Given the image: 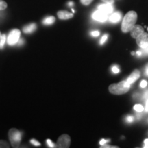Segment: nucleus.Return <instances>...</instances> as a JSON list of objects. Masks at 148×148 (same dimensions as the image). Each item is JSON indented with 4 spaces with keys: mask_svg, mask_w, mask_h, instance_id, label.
<instances>
[{
    "mask_svg": "<svg viewBox=\"0 0 148 148\" xmlns=\"http://www.w3.org/2000/svg\"><path fill=\"white\" fill-rule=\"evenodd\" d=\"M137 14L134 11H129L123 18L121 24L122 32L126 33L130 32L137 21Z\"/></svg>",
    "mask_w": 148,
    "mask_h": 148,
    "instance_id": "obj_1",
    "label": "nucleus"
},
{
    "mask_svg": "<svg viewBox=\"0 0 148 148\" xmlns=\"http://www.w3.org/2000/svg\"><path fill=\"white\" fill-rule=\"evenodd\" d=\"M130 85L126 80H123L117 84H110L108 87V90L114 95H123L128 92L130 88Z\"/></svg>",
    "mask_w": 148,
    "mask_h": 148,
    "instance_id": "obj_2",
    "label": "nucleus"
},
{
    "mask_svg": "<svg viewBox=\"0 0 148 148\" xmlns=\"http://www.w3.org/2000/svg\"><path fill=\"white\" fill-rule=\"evenodd\" d=\"M8 137L12 147L14 148L19 147L22 138V134L20 131L15 128L10 129L8 132Z\"/></svg>",
    "mask_w": 148,
    "mask_h": 148,
    "instance_id": "obj_3",
    "label": "nucleus"
},
{
    "mask_svg": "<svg viewBox=\"0 0 148 148\" xmlns=\"http://www.w3.org/2000/svg\"><path fill=\"white\" fill-rule=\"evenodd\" d=\"M21 36V32L18 29H14L9 33L7 42L8 44L10 46H14L16 45Z\"/></svg>",
    "mask_w": 148,
    "mask_h": 148,
    "instance_id": "obj_4",
    "label": "nucleus"
},
{
    "mask_svg": "<svg viewBox=\"0 0 148 148\" xmlns=\"http://www.w3.org/2000/svg\"><path fill=\"white\" fill-rule=\"evenodd\" d=\"M71 144V138L67 134L61 135L57 140L56 147L59 148H67L69 147Z\"/></svg>",
    "mask_w": 148,
    "mask_h": 148,
    "instance_id": "obj_5",
    "label": "nucleus"
},
{
    "mask_svg": "<svg viewBox=\"0 0 148 148\" xmlns=\"http://www.w3.org/2000/svg\"><path fill=\"white\" fill-rule=\"evenodd\" d=\"M136 39V43L141 49H145L148 47V34L143 32L138 36Z\"/></svg>",
    "mask_w": 148,
    "mask_h": 148,
    "instance_id": "obj_6",
    "label": "nucleus"
},
{
    "mask_svg": "<svg viewBox=\"0 0 148 148\" xmlns=\"http://www.w3.org/2000/svg\"><path fill=\"white\" fill-rule=\"evenodd\" d=\"M109 15L104 12H103L101 10H96L93 12V14H92V17L94 20L95 21H99V22H105L107 21V19L108 18Z\"/></svg>",
    "mask_w": 148,
    "mask_h": 148,
    "instance_id": "obj_7",
    "label": "nucleus"
},
{
    "mask_svg": "<svg viewBox=\"0 0 148 148\" xmlns=\"http://www.w3.org/2000/svg\"><path fill=\"white\" fill-rule=\"evenodd\" d=\"M98 10L110 15L113 12V6H112V4H110V3H104L98 5Z\"/></svg>",
    "mask_w": 148,
    "mask_h": 148,
    "instance_id": "obj_8",
    "label": "nucleus"
},
{
    "mask_svg": "<svg viewBox=\"0 0 148 148\" xmlns=\"http://www.w3.org/2000/svg\"><path fill=\"white\" fill-rule=\"evenodd\" d=\"M144 32L143 27L140 25H135L133 28L130 30V34L132 38H136L140 34Z\"/></svg>",
    "mask_w": 148,
    "mask_h": 148,
    "instance_id": "obj_9",
    "label": "nucleus"
},
{
    "mask_svg": "<svg viewBox=\"0 0 148 148\" xmlns=\"http://www.w3.org/2000/svg\"><path fill=\"white\" fill-rule=\"evenodd\" d=\"M122 18V13L120 12H115L113 13H111L110 16H108V19L110 23H116L120 21V20Z\"/></svg>",
    "mask_w": 148,
    "mask_h": 148,
    "instance_id": "obj_10",
    "label": "nucleus"
},
{
    "mask_svg": "<svg viewBox=\"0 0 148 148\" xmlns=\"http://www.w3.org/2000/svg\"><path fill=\"white\" fill-rule=\"evenodd\" d=\"M140 74V71H138V70L135 69L134 71L131 73V75L127 77L126 81L129 83V84H133V83H134L138 78H139Z\"/></svg>",
    "mask_w": 148,
    "mask_h": 148,
    "instance_id": "obj_11",
    "label": "nucleus"
},
{
    "mask_svg": "<svg viewBox=\"0 0 148 148\" xmlns=\"http://www.w3.org/2000/svg\"><path fill=\"white\" fill-rule=\"evenodd\" d=\"M57 14H58V18H60V19H62V20L69 19V18H71L73 16V13H71V12H68V11H66V10L58 11Z\"/></svg>",
    "mask_w": 148,
    "mask_h": 148,
    "instance_id": "obj_12",
    "label": "nucleus"
},
{
    "mask_svg": "<svg viewBox=\"0 0 148 148\" xmlns=\"http://www.w3.org/2000/svg\"><path fill=\"white\" fill-rule=\"evenodd\" d=\"M37 28L36 25L35 23H30L29 25H25V27H23V31L24 33L25 34H30V33H32L34 32Z\"/></svg>",
    "mask_w": 148,
    "mask_h": 148,
    "instance_id": "obj_13",
    "label": "nucleus"
},
{
    "mask_svg": "<svg viewBox=\"0 0 148 148\" xmlns=\"http://www.w3.org/2000/svg\"><path fill=\"white\" fill-rule=\"evenodd\" d=\"M56 21V18L54 16H47V17H46L44 18L43 20H42V23L44 24V25H51V24H53Z\"/></svg>",
    "mask_w": 148,
    "mask_h": 148,
    "instance_id": "obj_14",
    "label": "nucleus"
},
{
    "mask_svg": "<svg viewBox=\"0 0 148 148\" xmlns=\"http://www.w3.org/2000/svg\"><path fill=\"white\" fill-rule=\"evenodd\" d=\"M5 39H6L5 35H1V37H0V49H3V47H4L5 43Z\"/></svg>",
    "mask_w": 148,
    "mask_h": 148,
    "instance_id": "obj_15",
    "label": "nucleus"
},
{
    "mask_svg": "<svg viewBox=\"0 0 148 148\" xmlns=\"http://www.w3.org/2000/svg\"><path fill=\"white\" fill-rule=\"evenodd\" d=\"M134 110H136V112H143V111L144 110L143 106H142V105H140V104H136V105H135V106H134Z\"/></svg>",
    "mask_w": 148,
    "mask_h": 148,
    "instance_id": "obj_16",
    "label": "nucleus"
},
{
    "mask_svg": "<svg viewBox=\"0 0 148 148\" xmlns=\"http://www.w3.org/2000/svg\"><path fill=\"white\" fill-rule=\"evenodd\" d=\"M8 147H10V145H9V144L7 143L6 141L0 140V148H8Z\"/></svg>",
    "mask_w": 148,
    "mask_h": 148,
    "instance_id": "obj_17",
    "label": "nucleus"
},
{
    "mask_svg": "<svg viewBox=\"0 0 148 148\" xmlns=\"http://www.w3.org/2000/svg\"><path fill=\"white\" fill-rule=\"evenodd\" d=\"M7 8V3L3 0H0V10H5Z\"/></svg>",
    "mask_w": 148,
    "mask_h": 148,
    "instance_id": "obj_18",
    "label": "nucleus"
},
{
    "mask_svg": "<svg viewBox=\"0 0 148 148\" xmlns=\"http://www.w3.org/2000/svg\"><path fill=\"white\" fill-rule=\"evenodd\" d=\"M108 34H104L103 36L101 37L100 41H99V44H100L101 45H103V44L105 43V42L106 41L107 39H108Z\"/></svg>",
    "mask_w": 148,
    "mask_h": 148,
    "instance_id": "obj_19",
    "label": "nucleus"
},
{
    "mask_svg": "<svg viewBox=\"0 0 148 148\" xmlns=\"http://www.w3.org/2000/svg\"><path fill=\"white\" fill-rule=\"evenodd\" d=\"M46 142H47V144L48 147H51V148H53V147H56V145L55 144L53 143L52 141H51V139H47V140H46Z\"/></svg>",
    "mask_w": 148,
    "mask_h": 148,
    "instance_id": "obj_20",
    "label": "nucleus"
},
{
    "mask_svg": "<svg viewBox=\"0 0 148 148\" xmlns=\"http://www.w3.org/2000/svg\"><path fill=\"white\" fill-rule=\"evenodd\" d=\"M112 73H114L115 74L116 73H119L120 72V69H119V67H118L117 66L114 65V66H112Z\"/></svg>",
    "mask_w": 148,
    "mask_h": 148,
    "instance_id": "obj_21",
    "label": "nucleus"
},
{
    "mask_svg": "<svg viewBox=\"0 0 148 148\" xmlns=\"http://www.w3.org/2000/svg\"><path fill=\"white\" fill-rule=\"evenodd\" d=\"M92 1L93 0H80V2L82 3V4L84 5H88L91 3Z\"/></svg>",
    "mask_w": 148,
    "mask_h": 148,
    "instance_id": "obj_22",
    "label": "nucleus"
},
{
    "mask_svg": "<svg viewBox=\"0 0 148 148\" xmlns=\"http://www.w3.org/2000/svg\"><path fill=\"white\" fill-rule=\"evenodd\" d=\"M125 120H126L127 123H132L133 121H134V116H130V115L127 116L126 119Z\"/></svg>",
    "mask_w": 148,
    "mask_h": 148,
    "instance_id": "obj_23",
    "label": "nucleus"
},
{
    "mask_svg": "<svg viewBox=\"0 0 148 148\" xmlns=\"http://www.w3.org/2000/svg\"><path fill=\"white\" fill-rule=\"evenodd\" d=\"M30 143L33 144V145H35V146H40V143L38 141V140H35V139H31L30 140Z\"/></svg>",
    "mask_w": 148,
    "mask_h": 148,
    "instance_id": "obj_24",
    "label": "nucleus"
},
{
    "mask_svg": "<svg viewBox=\"0 0 148 148\" xmlns=\"http://www.w3.org/2000/svg\"><path fill=\"white\" fill-rule=\"evenodd\" d=\"M142 99L145 101H146L148 99V90H147L145 92H144L143 96H142Z\"/></svg>",
    "mask_w": 148,
    "mask_h": 148,
    "instance_id": "obj_25",
    "label": "nucleus"
},
{
    "mask_svg": "<svg viewBox=\"0 0 148 148\" xmlns=\"http://www.w3.org/2000/svg\"><path fill=\"white\" fill-rule=\"evenodd\" d=\"M147 82L146 80H143V81H141V82H140V86L141 88H145V87H146V86H147Z\"/></svg>",
    "mask_w": 148,
    "mask_h": 148,
    "instance_id": "obj_26",
    "label": "nucleus"
},
{
    "mask_svg": "<svg viewBox=\"0 0 148 148\" xmlns=\"http://www.w3.org/2000/svg\"><path fill=\"white\" fill-rule=\"evenodd\" d=\"M100 147L101 148H117L118 147H116V146H111V145H106V144H104V145H101Z\"/></svg>",
    "mask_w": 148,
    "mask_h": 148,
    "instance_id": "obj_27",
    "label": "nucleus"
},
{
    "mask_svg": "<svg viewBox=\"0 0 148 148\" xmlns=\"http://www.w3.org/2000/svg\"><path fill=\"white\" fill-rule=\"evenodd\" d=\"M90 34H91V35H92V36L97 37L98 36H99V34H100V33H99V31L95 30V31H93V32H92L91 33H90Z\"/></svg>",
    "mask_w": 148,
    "mask_h": 148,
    "instance_id": "obj_28",
    "label": "nucleus"
},
{
    "mask_svg": "<svg viewBox=\"0 0 148 148\" xmlns=\"http://www.w3.org/2000/svg\"><path fill=\"white\" fill-rule=\"evenodd\" d=\"M24 43V40H23V38H19V40H18V41L17 42V43H16V45H17L18 46H21V45H23V44Z\"/></svg>",
    "mask_w": 148,
    "mask_h": 148,
    "instance_id": "obj_29",
    "label": "nucleus"
},
{
    "mask_svg": "<svg viewBox=\"0 0 148 148\" xmlns=\"http://www.w3.org/2000/svg\"><path fill=\"white\" fill-rule=\"evenodd\" d=\"M110 139H108V140H106V139H101L100 141H99V144H100L101 145H104V144H106L107 142H108V141H110Z\"/></svg>",
    "mask_w": 148,
    "mask_h": 148,
    "instance_id": "obj_30",
    "label": "nucleus"
},
{
    "mask_svg": "<svg viewBox=\"0 0 148 148\" xmlns=\"http://www.w3.org/2000/svg\"><path fill=\"white\" fill-rule=\"evenodd\" d=\"M101 1H103V2H104V3H110V4H113L114 0H101Z\"/></svg>",
    "mask_w": 148,
    "mask_h": 148,
    "instance_id": "obj_31",
    "label": "nucleus"
},
{
    "mask_svg": "<svg viewBox=\"0 0 148 148\" xmlns=\"http://www.w3.org/2000/svg\"><path fill=\"white\" fill-rule=\"evenodd\" d=\"M145 110L146 112H148V99L145 101Z\"/></svg>",
    "mask_w": 148,
    "mask_h": 148,
    "instance_id": "obj_32",
    "label": "nucleus"
},
{
    "mask_svg": "<svg viewBox=\"0 0 148 148\" xmlns=\"http://www.w3.org/2000/svg\"><path fill=\"white\" fill-rule=\"evenodd\" d=\"M136 55L138 56H141L142 55H143V53H142V51L141 50H138V51H137L136 52Z\"/></svg>",
    "mask_w": 148,
    "mask_h": 148,
    "instance_id": "obj_33",
    "label": "nucleus"
},
{
    "mask_svg": "<svg viewBox=\"0 0 148 148\" xmlns=\"http://www.w3.org/2000/svg\"><path fill=\"white\" fill-rule=\"evenodd\" d=\"M144 144L145 145V146H144V147H148V138L144 140Z\"/></svg>",
    "mask_w": 148,
    "mask_h": 148,
    "instance_id": "obj_34",
    "label": "nucleus"
},
{
    "mask_svg": "<svg viewBox=\"0 0 148 148\" xmlns=\"http://www.w3.org/2000/svg\"><path fill=\"white\" fill-rule=\"evenodd\" d=\"M145 75L148 77V63L145 66Z\"/></svg>",
    "mask_w": 148,
    "mask_h": 148,
    "instance_id": "obj_35",
    "label": "nucleus"
},
{
    "mask_svg": "<svg viewBox=\"0 0 148 148\" xmlns=\"http://www.w3.org/2000/svg\"><path fill=\"white\" fill-rule=\"evenodd\" d=\"M68 5L70 7H72L73 5V1H69V3H68Z\"/></svg>",
    "mask_w": 148,
    "mask_h": 148,
    "instance_id": "obj_36",
    "label": "nucleus"
},
{
    "mask_svg": "<svg viewBox=\"0 0 148 148\" xmlns=\"http://www.w3.org/2000/svg\"><path fill=\"white\" fill-rule=\"evenodd\" d=\"M72 12H73V13H74V12H75V10H74L73 9H72Z\"/></svg>",
    "mask_w": 148,
    "mask_h": 148,
    "instance_id": "obj_37",
    "label": "nucleus"
},
{
    "mask_svg": "<svg viewBox=\"0 0 148 148\" xmlns=\"http://www.w3.org/2000/svg\"><path fill=\"white\" fill-rule=\"evenodd\" d=\"M0 37H1V34H0Z\"/></svg>",
    "mask_w": 148,
    "mask_h": 148,
    "instance_id": "obj_38",
    "label": "nucleus"
},
{
    "mask_svg": "<svg viewBox=\"0 0 148 148\" xmlns=\"http://www.w3.org/2000/svg\"><path fill=\"white\" fill-rule=\"evenodd\" d=\"M147 30H148V27H147Z\"/></svg>",
    "mask_w": 148,
    "mask_h": 148,
    "instance_id": "obj_39",
    "label": "nucleus"
},
{
    "mask_svg": "<svg viewBox=\"0 0 148 148\" xmlns=\"http://www.w3.org/2000/svg\"><path fill=\"white\" fill-rule=\"evenodd\" d=\"M147 48H148V47H147Z\"/></svg>",
    "mask_w": 148,
    "mask_h": 148,
    "instance_id": "obj_40",
    "label": "nucleus"
}]
</instances>
